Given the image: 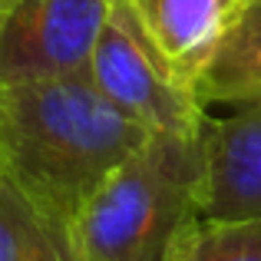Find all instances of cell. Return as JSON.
I'll return each instance as SVG.
<instances>
[{"label":"cell","mask_w":261,"mask_h":261,"mask_svg":"<svg viewBox=\"0 0 261 261\" xmlns=\"http://www.w3.org/2000/svg\"><path fill=\"white\" fill-rule=\"evenodd\" d=\"M149 136L86 73L0 83V169L63 231Z\"/></svg>","instance_id":"1"},{"label":"cell","mask_w":261,"mask_h":261,"mask_svg":"<svg viewBox=\"0 0 261 261\" xmlns=\"http://www.w3.org/2000/svg\"><path fill=\"white\" fill-rule=\"evenodd\" d=\"M205 136V133H202ZM152 133L73 215L76 261H162L202 218L205 139Z\"/></svg>","instance_id":"2"},{"label":"cell","mask_w":261,"mask_h":261,"mask_svg":"<svg viewBox=\"0 0 261 261\" xmlns=\"http://www.w3.org/2000/svg\"><path fill=\"white\" fill-rule=\"evenodd\" d=\"M86 76L116 109L166 136H202L208 109L195 83L185 80L159 50L129 0H113L99 40L93 46Z\"/></svg>","instance_id":"3"},{"label":"cell","mask_w":261,"mask_h":261,"mask_svg":"<svg viewBox=\"0 0 261 261\" xmlns=\"http://www.w3.org/2000/svg\"><path fill=\"white\" fill-rule=\"evenodd\" d=\"M113 0H0V83L80 76Z\"/></svg>","instance_id":"4"},{"label":"cell","mask_w":261,"mask_h":261,"mask_svg":"<svg viewBox=\"0 0 261 261\" xmlns=\"http://www.w3.org/2000/svg\"><path fill=\"white\" fill-rule=\"evenodd\" d=\"M202 218H261V99L205 122Z\"/></svg>","instance_id":"5"},{"label":"cell","mask_w":261,"mask_h":261,"mask_svg":"<svg viewBox=\"0 0 261 261\" xmlns=\"http://www.w3.org/2000/svg\"><path fill=\"white\" fill-rule=\"evenodd\" d=\"M129 4L136 7L142 27L159 43V50L172 60V66L195 83L198 70L228 30L242 0H129Z\"/></svg>","instance_id":"6"},{"label":"cell","mask_w":261,"mask_h":261,"mask_svg":"<svg viewBox=\"0 0 261 261\" xmlns=\"http://www.w3.org/2000/svg\"><path fill=\"white\" fill-rule=\"evenodd\" d=\"M202 106H242L261 99V0H242L228 30L195 76Z\"/></svg>","instance_id":"7"},{"label":"cell","mask_w":261,"mask_h":261,"mask_svg":"<svg viewBox=\"0 0 261 261\" xmlns=\"http://www.w3.org/2000/svg\"><path fill=\"white\" fill-rule=\"evenodd\" d=\"M0 261H76L70 238L0 169Z\"/></svg>","instance_id":"8"},{"label":"cell","mask_w":261,"mask_h":261,"mask_svg":"<svg viewBox=\"0 0 261 261\" xmlns=\"http://www.w3.org/2000/svg\"><path fill=\"white\" fill-rule=\"evenodd\" d=\"M162 261H261V218H195Z\"/></svg>","instance_id":"9"}]
</instances>
